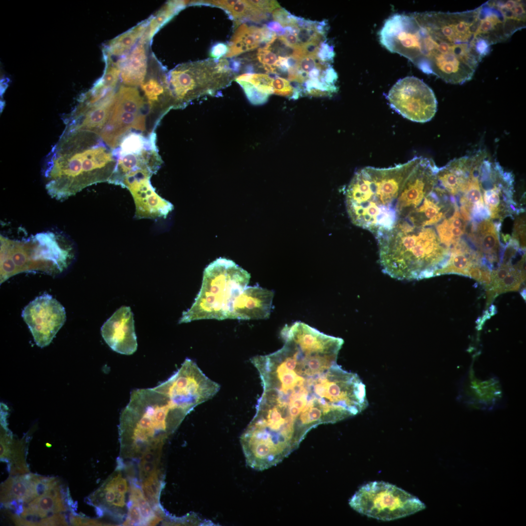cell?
<instances>
[{"label": "cell", "mask_w": 526, "mask_h": 526, "mask_svg": "<svg viewBox=\"0 0 526 526\" xmlns=\"http://www.w3.org/2000/svg\"><path fill=\"white\" fill-rule=\"evenodd\" d=\"M270 75L273 77L272 86L273 94L286 96L292 99L299 98L300 94L294 89L289 81L276 74Z\"/></svg>", "instance_id": "cell-31"}, {"label": "cell", "mask_w": 526, "mask_h": 526, "mask_svg": "<svg viewBox=\"0 0 526 526\" xmlns=\"http://www.w3.org/2000/svg\"><path fill=\"white\" fill-rule=\"evenodd\" d=\"M39 475L27 473L10 477L0 486V501L3 504L13 500L24 505L38 497L37 485Z\"/></svg>", "instance_id": "cell-22"}, {"label": "cell", "mask_w": 526, "mask_h": 526, "mask_svg": "<svg viewBox=\"0 0 526 526\" xmlns=\"http://www.w3.org/2000/svg\"><path fill=\"white\" fill-rule=\"evenodd\" d=\"M482 267L481 264L472 265L469 269L468 276L479 282L481 277Z\"/></svg>", "instance_id": "cell-40"}, {"label": "cell", "mask_w": 526, "mask_h": 526, "mask_svg": "<svg viewBox=\"0 0 526 526\" xmlns=\"http://www.w3.org/2000/svg\"><path fill=\"white\" fill-rule=\"evenodd\" d=\"M248 1L256 8L268 14L281 7L276 0H250Z\"/></svg>", "instance_id": "cell-37"}, {"label": "cell", "mask_w": 526, "mask_h": 526, "mask_svg": "<svg viewBox=\"0 0 526 526\" xmlns=\"http://www.w3.org/2000/svg\"><path fill=\"white\" fill-rule=\"evenodd\" d=\"M525 224V215H523L517 218L514 224L512 238L518 242L520 247L523 250L526 248Z\"/></svg>", "instance_id": "cell-34"}, {"label": "cell", "mask_w": 526, "mask_h": 526, "mask_svg": "<svg viewBox=\"0 0 526 526\" xmlns=\"http://www.w3.org/2000/svg\"><path fill=\"white\" fill-rule=\"evenodd\" d=\"M335 56L334 46L324 39L319 44L317 57L321 62L330 64L333 61Z\"/></svg>", "instance_id": "cell-35"}, {"label": "cell", "mask_w": 526, "mask_h": 526, "mask_svg": "<svg viewBox=\"0 0 526 526\" xmlns=\"http://www.w3.org/2000/svg\"><path fill=\"white\" fill-rule=\"evenodd\" d=\"M481 171L483 198L491 219L501 222L507 216L521 213L513 198L514 176L497 162L487 157Z\"/></svg>", "instance_id": "cell-12"}, {"label": "cell", "mask_w": 526, "mask_h": 526, "mask_svg": "<svg viewBox=\"0 0 526 526\" xmlns=\"http://www.w3.org/2000/svg\"><path fill=\"white\" fill-rule=\"evenodd\" d=\"M265 26L269 30L276 33L277 37L283 36L285 34L284 29L278 22L275 21H269L265 24Z\"/></svg>", "instance_id": "cell-41"}, {"label": "cell", "mask_w": 526, "mask_h": 526, "mask_svg": "<svg viewBox=\"0 0 526 526\" xmlns=\"http://www.w3.org/2000/svg\"><path fill=\"white\" fill-rule=\"evenodd\" d=\"M467 221L460 213L458 204L450 217H446L435 226L441 244L450 248L461 239L465 233Z\"/></svg>", "instance_id": "cell-23"}, {"label": "cell", "mask_w": 526, "mask_h": 526, "mask_svg": "<svg viewBox=\"0 0 526 526\" xmlns=\"http://www.w3.org/2000/svg\"><path fill=\"white\" fill-rule=\"evenodd\" d=\"M153 174L147 169H139L125 175L121 185L127 188L134 200L138 219L166 218L173 205L159 195L150 183Z\"/></svg>", "instance_id": "cell-14"}, {"label": "cell", "mask_w": 526, "mask_h": 526, "mask_svg": "<svg viewBox=\"0 0 526 526\" xmlns=\"http://www.w3.org/2000/svg\"><path fill=\"white\" fill-rule=\"evenodd\" d=\"M102 338L114 352L130 355L137 348L133 314L129 306L118 309L103 324Z\"/></svg>", "instance_id": "cell-15"}, {"label": "cell", "mask_w": 526, "mask_h": 526, "mask_svg": "<svg viewBox=\"0 0 526 526\" xmlns=\"http://www.w3.org/2000/svg\"><path fill=\"white\" fill-rule=\"evenodd\" d=\"M204 5L216 7L224 10L230 19L233 20L235 27L252 22L260 23L267 20L269 14L264 13L252 5L248 0H192L188 1V6Z\"/></svg>", "instance_id": "cell-21"}, {"label": "cell", "mask_w": 526, "mask_h": 526, "mask_svg": "<svg viewBox=\"0 0 526 526\" xmlns=\"http://www.w3.org/2000/svg\"><path fill=\"white\" fill-rule=\"evenodd\" d=\"M274 292L257 285L246 286L233 301L227 319L240 320L269 318Z\"/></svg>", "instance_id": "cell-16"}, {"label": "cell", "mask_w": 526, "mask_h": 526, "mask_svg": "<svg viewBox=\"0 0 526 526\" xmlns=\"http://www.w3.org/2000/svg\"><path fill=\"white\" fill-rule=\"evenodd\" d=\"M140 86L150 110L159 107L166 112L173 108L167 70L153 53L150 55L147 74Z\"/></svg>", "instance_id": "cell-18"}, {"label": "cell", "mask_w": 526, "mask_h": 526, "mask_svg": "<svg viewBox=\"0 0 526 526\" xmlns=\"http://www.w3.org/2000/svg\"><path fill=\"white\" fill-rule=\"evenodd\" d=\"M228 45V52L225 57L229 58L259 49L260 44L254 36L253 25L244 23L237 26Z\"/></svg>", "instance_id": "cell-25"}, {"label": "cell", "mask_w": 526, "mask_h": 526, "mask_svg": "<svg viewBox=\"0 0 526 526\" xmlns=\"http://www.w3.org/2000/svg\"><path fill=\"white\" fill-rule=\"evenodd\" d=\"M150 21V18L114 38L110 44L111 61L115 63L126 55L139 41Z\"/></svg>", "instance_id": "cell-24"}, {"label": "cell", "mask_w": 526, "mask_h": 526, "mask_svg": "<svg viewBox=\"0 0 526 526\" xmlns=\"http://www.w3.org/2000/svg\"><path fill=\"white\" fill-rule=\"evenodd\" d=\"M487 311L491 317L497 313L496 307L494 305H491Z\"/></svg>", "instance_id": "cell-42"}, {"label": "cell", "mask_w": 526, "mask_h": 526, "mask_svg": "<svg viewBox=\"0 0 526 526\" xmlns=\"http://www.w3.org/2000/svg\"><path fill=\"white\" fill-rule=\"evenodd\" d=\"M108 147L96 134L63 132L43 166L48 194L64 200L92 185L112 183L117 160Z\"/></svg>", "instance_id": "cell-3"}, {"label": "cell", "mask_w": 526, "mask_h": 526, "mask_svg": "<svg viewBox=\"0 0 526 526\" xmlns=\"http://www.w3.org/2000/svg\"><path fill=\"white\" fill-rule=\"evenodd\" d=\"M21 316L36 344L40 348L50 344L66 319L65 308L47 293L30 302L22 310Z\"/></svg>", "instance_id": "cell-13"}, {"label": "cell", "mask_w": 526, "mask_h": 526, "mask_svg": "<svg viewBox=\"0 0 526 526\" xmlns=\"http://www.w3.org/2000/svg\"><path fill=\"white\" fill-rule=\"evenodd\" d=\"M162 384L132 392L119 417V457L122 459L136 461L147 449L163 446L191 412Z\"/></svg>", "instance_id": "cell-4"}, {"label": "cell", "mask_w": 526, "mask_h": 526, "mask_svg": "<svg viewBox=\"0 0 526 526\" xmlns=\"http://www.w3.org/2000/svg\"><path fill=\"white\" fill-rule=\"evenodd\" d=\"M64 242L61 236L50 232L22 241L0 235V283L24 272H61L70 256V247Z\"/></svg>", "instance_id": "cell-7"}, {"label": "cell", "mask_w": 526, "mask_h": 526, "mask_svg": "<svg viewBox=\"0 0 526 526\" xmlns=\"http://www.w3.org/2000/svg\"><path fill=\"white\" fill-rule=\"evenodd\" d=\"M526 275L523 274L515 265L512 267L508 274L499 283L495 289L497 295L508 291H518L521 284L525 281Z\"/></svg>", "instance_id": "cell-29"}, {"label": "cell", "mask_w": 526, "mask_h": 526, "mask_svg": "<svg viewBox=\"0 0 526 526\" xmlns=\"http://www.w3.org/2000/svg\"><path fill=\"white\" fill-rule=\"evenodd\" d=\"M228 52V45L225 43L218 42L214 43L210 48L209 55L215 59H219L225 56Z\"/></svg>", "instance_id": "cell-38"}, {"label": "cell", "mask_w": 526, "mask_h": 526, "mask_svg": "<svg viewBox=\"0 0 526 526\" xmlns=\"http://www.w3.org/2000/svg\"><path fill=\"white\" fill-rule=\"evenodd\" d=\"M137 476L136 467L119 457L114 471L101 486L87 498L99 517L107 515L122 524L130 504L132 479Z\"/></svg>", "instance_id": "cell-10"}, {"label": "cell", "mask_w": 526, "mask_h": 526, "mask_svg": "<svg viewBox=\"0 0 526 526\" xmlns=\"http://www.w3.org/2000/svg\"><path fill=\"white\" fill-rule=\"evenodd\" d=\"M46 446H47V447H51L52 446V445H51V444H48V443H47V444H46Z\"/></svg>", "instance_id": "cell-44"}, {"label": "cell", "mask_w": 526, "mask_h": 526, "mask_svg": "<svg viewBox=\"0 0 526 526\" xmlns=\"http://www.w3.org/2000/svg\"><path fill=\"white\" fill-rule=\"evenodd\" d=\"M255 59L259 62V67L264 69L266 73L277 75L276 65L278 56L269 48H259Z\"/></svg>", "instance_id": "cell-30"}, {"label": "cell", "mask_w": 526, "mask_h": 526, "mask_svg": "<svg viewBox=\"0 0 526 526\" xmlns=\"http://www.w3.org/2000/svg\"><path fill=\"white\" fill-rule=\"evenodd\" d=\"M188 6L187 1H168L153 15L150 17V21L144 34L151 40L158 30L180 11Z\"/></svg>", "instance_id": "cell-26"}, {"label": "cell", "mask_w": 526, "mask_h": 526, "mask_svg": "<svg viewBox=\"0 0 526 526\" xmlns=\"http://www.w3.org/2000/svg\"><path fill=\"white\" fill-rule=\"evenodd\" d=\"M256 406L309 432L322 424L344 419V390L336 364L316 371L295 363L280 366L261 378Z\"/></svg>", "instance_id": "cell-2"}, {"label": "cell", "mask_w": 526, "mask_h": 526, "mask_svg": "<svg viewBox=\"0 0 526 526\" xmlns=\"http://www.w3.org/2000/svg\"><path fill=\"white\" fill-rule=\"evenodd\" d=\"M155 135L152 133L149 138L141 134L131 132L121 139L117 148L113 150V153L116 158L127 154H137L146 148H156Z\"/></svg>", "instance_id": "cell-27"}, {"label": "cell", "mask_w": 526, "mask_h": 526, "mask_svg": "<svg viewBox=\"0 0 526 526\" xmlns=\"http://www.w3.org/2000/svg\"><path fill=\"white\" fill-rule=\"evenodd\" d=\"M420 157L388 168L366 167L357 171L345 194L352 223L374 232L383 222L391 203Z\"/></svg>", "instance_id": "cell-5"}, {"label": "cell", "mask_w": 526, "mask_h": 526, "mask_svg": "<svg viewBox=\"0 0 526 526\" xmlns=\"http://www.w3.org/2000/svg\"><path fill=\"white\" fill-rule=\"evenodd\" d=\"M357 512L382 521H391L425 508L417 497L391 484L369 482L361 486L349 502Z\"/></svg>", "instance_id": "cell-9"}, {"label": "cell", "mask_w": 526, "mask_h": 526, "mask_svg": "<svg viewBox=\"0 0 526 526\" xmlns=\"http://www.w3.org/2000/svg\"><path fill=\"white\" fill-rule=\"evenodd\" d=\"M229 59L208 58L179 64L168 73L173 108L186 107L204 96H214L235 80Z\"/></svg>", "instance_id": "cell-8"}, {"label": "cell", "mask_w": 526, "mask_h": 526, "mask_svg": "<svg viewBox=\"0 0 526 526\" xmlns=\"http://www.w3.org/2000/svg\"><path fill=\"white\" fill-rule=\"evenodd\" d=\"M479 7L460 12L396 13L379 32L381 44L446 82L471 80L490 45L479 31Z\"/></svg>", "instance_id": "cell-1"}, {"label": "cell", "mask_w": 526, "mask_h": 526, "mask_svg": "<svg viewBox=\"0 0 526 526\" xmlns=\"http://www.w3.org/2000/svg\"><path fill=\"white\" fill-rule=\"evenodd\" d=\"M273 19L279 23L283 28L289 26L296 23V16L282 7L275 9L272 12Z\"/></svg>", "instance_id": "cell-33"}, {"label": "cell", "mask_w": 526, "mask_h": 526, "mask_svg": "<svg viewBox=\"0 0 526 526\" xmlns=\"http://www.w3.org/2000/svg\"><path fill=\"white\" fill-rule=\"evenodd\" d=\"M520 294L523 299L526 300V289H523L520 292Z\"/></svg>", "instance_id": "cell-43"}, {"label": "cell", "mask_w": 526, "mask_h": 526, "mask_svg": "<svg viewBox=\"0 0 526 526\" xmlns=\"http://www.w3.org/2000/svg\"><path fill=\"white\" fill-rule=\"evenodd\" d=\"M150 43L143 35L137 44L115 62L120 69V80L124 85L136 87L144 80L150 54Z\"/></svg>", "instance_id": "cell-19"}, {"label": "cell", "mask_w": 526, "mask_h": 526, "mask_svg": "<svg viewBox=\"0 0 526 526\" xmlns=\"http://www.w3.org/2000/svg\"><path fill=\"white\" fill-rule=\"evenodd\" d=\"M470 372L461 382L459 397L464 404L482 410H492L500 404L502 393L500 385L493 377L476 378Z\"/></svg>", "instance_id": "cell-17"}, {"label": "cell", "mask_w": 526, "mask_h": 526, "mask_svg": "<svg viewBox=\"0 0 526 526\" xmlns=\"http://www.w3.org/2000/svg\"><path fill=\"white\" fill-rule=\"evenodd\" d=\"M250 274L231 260L219 258L203 272L200 290L190 308L182 313L179 323L227 319L234 299L246 287Z\"/></svg>", "instance_id": "cell-6"}, {"label": "cell", "mask_w": 526, "mask_h": 526, "mask_svg": "<svg viewBox=\"0 0 526 526\" xmlns=\"http://www.w3.org/2000/svg\"><path fill=\"white\" fill-rule=\"evenodd\" d=\"M511 263H502L491 272V285L490 287L495 289L499 283L506 277L511 270ZM490 288V287H489Z\"/></svg>", "instance_id": "cell-36"}, {"label": "cell", "mask_w": 526, "mask_h": 526, "mask_svg": "<svg viewBox=\"0 0 526 526\" xmlns=\"http://www.w3.org/2000/svg\"><path fill=\"white\" fill-rule=\"evenodd\" d=\"M387 98L393 110L413 122H428L437 111V101L433 91L414 76L399 79L390 90Z\"/></svg>", "instance_id": "cell-11"}, {"label": "cell", "mask_w": 526, "mask_h": 526, "mask_svg": "<svg viewBox=\"0 0 526 526\" xmlns=\"http://www.w3.org/2000/svg\"><path fill=\"white\" fill-rule=\"evenodd\" d=\"M236 82L241 86L247 98L252 104L262 105L267 101L269 95L260 92L251 83L244 81Z\"/></svg>", "instance_id": "cell-32"}, {"label": "cell", "mask_w": 526, "mask_h": 526, "mask_svg": "<svg viewBox=\"0 0 526 526\" xmlns=\"http://www.w3.org/2000/svg\"><path fill=\"white\" fill-rule=\"evenodd\" d=\"M479 282L487 289L491 285V270L486 265H482L481 277Z\"/></svg>", "instance_id": "cell-39"}, {"label": "cell", "mask_w": 526, "mask_h": 526, "mask_svg": "<svg viewBox=\"0 0 526 526\" xmlns=\"http://www.w3.org/2000/svg\"><path fill=\"white\" fill-rule=\"evenodd\" d=\"M244 81L252 84L258 90L270 95L273 94L272 86L273 77L271 75L262 73H243L237 75L235 80Z\"/></svg>", "instance_id": "cell-28"}, {"label": "cell", "mask_w": 526, "mask_h": 526, "mask_svg": "<svg viewBox=\"0 0 526 526\" xmlns=\"http://www.w3.org/2000/svg\"><path fill=\"white\" fill-rule=\"evenodd\" d=\"M498 232L492 221L487 219L479 222H472L469 234L478 249L477 251L491 270L494 263L500 262L503 254Z\"/></svg>", "instance_id": "cell-20"}]
</instances>
